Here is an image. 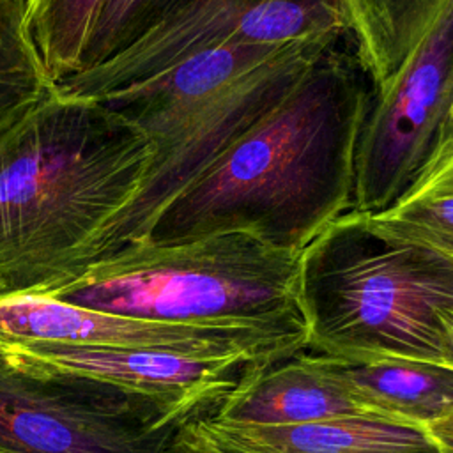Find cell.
Masks as SVG:
<instances>
[{
	"label": "cell",
	"mask_w": 453,
	"mask_h": 453,
	"mask_svg": "<svg viewBox=\"0 0 453 453\" xmlns=\"http://www.w3.org/2000/svg\"><path fill=\"white\" fill-rule=\"evenodd\" d=\"M368 81L356 57L336 44L326 50L161 212L145 239L248 230L273 246L303 251L354 209Z\"/></svg>",
	"instance_id": "1"
},
{
	"label": "cell",
	"mask_w": 453,
	"mask_h": 453,
	"mask_svg": "<svg viewBox=\"0 0 453 453\" xmlns=\"http://www.w3.org/2000/svg\"><path fill=\"white\" fill-rule=\"evenodd\" d=\"M150 159L122 111L58 88L0 134V301L44 296L88 267Z\"/></svg>",
	"instance_id": "2"
},
{
	"label": "cell",
	"mask_w": 453,
	"mask_h": 453,
	"mask_svg": "<svg viewBox=\"0 0 453 453\" xmlns=\"http://www.w3.org/2000/svg\"><path fill=\"white\" fill-rule=\"evenodd\" d=\"M336 41L221 44L99 97L147 134L152 159L134 200L97 237L90 264L145 239L161 212Z\"/></svg>",
	"instance_id": "3"
},
{
	"label": "cell",
	"mask_w": 453,
	"mask_h": 453,
	"mask_svg": "<svg viewBox=\"0 0 453 453\" xmlns=\"http://www.w3.org/2000/svg\"><path fill=\"white\" fill-rule=\"evenodd\" d=\"M39 297L156 322L290 331L310 340L301 251L248 230L134 241Z\"/></svg>",
	"instance_id": "4"
},
{
	"label": "cell",
	"mask_w": 453,
	"mask_h": 453,
	"mask_svg": "<svg viewBox=\"0 0 453 453\" xmlns=\"http://www.w3.org/2000/svg\"><path fill=\"white\" fill-rule=\"evenodd\" d=\"M301 297L315 354L442 365L437 313L453 306V264L377 237L357 211L303 248Z\"/></svg>",
	"instance_id": "5"
},
{
	"label": "cell",
	"mask_w": 453,
	"mask_h": 453,
	"mask_svg": "<svg viewBox=\"0 0 453 453\" xmlns=\"http://www.w3.org/2000/svg\"><path fill=\"white\" fill-rule=\"evenodd\" d=\"M345 32L336 0H175L122 51L62 80L57 88L99 99L221 44L283 46L303 39H340Z\"/></svg>",
	"instance_id": "6"
},
{
	"label": "cell",
	"mask_w": 453,
	"mask_h": 453,
	"mask_svg": "<svg viewBox=\"0 0 453 453\" xmlns=\"http://www.w3.org/2000/svg\"><path fill=\"white\" fill-rule=\"evenodd\" d=\"M453 106V0H439L423 35L372 90L356 161L354 209L398 200L430 157Z\"/></svg>",
	"instance_id": "7"
},
{
	"label": "cell",
	"mask_w": 453,
	"mask_h": 453,
	"mask_svg": "<svg viewBox=\"0 0 453 453\" xmlns=\"http://www.w3.org/2000/svg\"><path fill=\"white\" fill-rule=\"evenodd\" d=\"M0 356L34 377L119 393L150 411L172 434L188 419L212 412L248 373L262 370L242 356L62 342L0 340Z\"/></svg>",
	"instance_id": "8"
},
{
	"label": "cell",
	"mask_w": 453,
	"mask_h": 453,
	"mask_svg": "<svg viewBox=\"0 0 453 453\" xmlns=\"http://www.w3.org/2000/svg\"><path fill=\"white\" fill-rule=\"evenodd\" d=\"M172 432L99 386L42 379L0 356V448L14 453H161Z\"/></svg>",
	"instance_id": "9"
},
{
	"label": "cell",
	"mask_w": 453,
	"mask_h": 453,
	"mask_svg": "<svg viewBox=\"0 0 453 453\" xmlns=\"http://www.w3.org/2000/svg\"><path fill=\"white\" fill-rule=\"evenodd\" d=\"M0 340L228 354L248 357L260 368L308 350L303 333L156 322L39 296L0 301Z\"/></svg>",
	"instance_id": "10"
},
{
	"label": "cell",
	"mask_w": 453,
	"mask_h": 453,
	"mask_svg": "<svg viewBox=\"0 0 453 453\" xmlns=\"http://www.w3.org/2000/svg\"><path fill=\"white\" fill-rule=\"evenodd\" d=\"M177 453H441L430 430L375 414L299 425H235L202 414L182 423L165 446Z\"/></svg>",
	"instance_id": "11"
},
{
	"label": "cell",
	"mask_w": 453,
	"mask_h": 453,
	"mask_svg": "<svg viewBox=\"0 0 453 453\" xmlns=\"http://www.w3.org/2000/svg\"><path fill=\"white\" fill-rule=\"evenodd\" d=\"M368 414L324 354L299 352L248 373L209 416L255 426H283Z\"/></svg>",
	"instance_id": "12"
},
{
	"label": "cell",
	"mask_w": 453,
	"mask_h": 453,
	"mask_svg": "<svg viewBox=\"0 0 453 453\" xmlns=\"http://www.w3.org/2000/svg\"><path fill=\"white\" fill-rule=\"evenodd\" d=\"M333 368L368 414L430 428L453 416V370L418 359H340Z\"/></svg>",
	"instance_id": "13"
},
{
	"label": "cell",
	"mask_w": 453,
	"mask_h": 453,
	"mask_svg": "<svg viewBox=\"0 0 453 453\" xmlns=\"http://www.w3.org/2000/svg\"><path fill=\"white\" fill-rule=\"evenodd\" d=\"M352 34L356 60L379 88L423 35L439 0H336Z\"/></svg>",
	"instance_id": "14"
},
{
	"label": "cell",
	"mask_w": 453,
	"mask_h": 453,
	"mask_svg": "<svg viewBox=\"0 0 453 453\" xmlns=\"http://www.w3.org/2000/svg\"><path fill=\"white\" fill-rule=\"evenodd\" d=\"M55 88L28 28L27 0H0V134Z\"/></svg>",
	"instance_id": "15"
},
{
	"label": "cell",
	"mask_w": 453,
	"mask_h": 453,
	"mask_svg": "<svg viewBox=\"0 0 453 453\" xmlns=\"http://www.w3.org/2000/svg\"><path fill=\"white\" fill-rule=\"evenodd\" d=\"M106 0H27L28 28L55 83L83 69Z\"/></svg>",
	"instance_id": "16"
},
{
	"label": "cell",
	"mask_w": 453,
	"mask_h": 453,
	"mask_svg": "<svg viewBox=\"0 0 453 453\" xmlns=\"http://www.w3.org/2000/svg\"><path fill=\"white\" fill-rule=\"evenodd\" d=\"M359 214L377 237L426 250L453 264V193L405 191L389 207Z\"/></svg>",
	"instance_id": "17"
},
{
	"label": "cell",
	"mask_w": 453,
	"mask_h": 453,
	"mask_svg": "<svg viewBox=\"0 0 453 453\" xmlns=\"http://www.w3.org/2000/svg\"><path fill=\"white\" fill-rule=\"evenodd\" d=\"M173 2L175 0H106L85 51L81 71L96 67L122 51L157 21Z\"/></svg>",
	"instance_id": "18"
},
{
	"label": "cell",
	"mask_w": 453,
	"mask_h": 453,
	"mask_svg": "<svg viewBox=\"0 0 453 453\" xmlns=\"http://www.w3.org/2000/svg\"><path fill=\"white\" fill-rule=\"evenodd\" d=\"M407 191L453 193V133L441 138Z\"/></svg>",
	"instance_id": "19"
},
{
	"label": "cell",
	"mask_w": 453,
	"mask_h": 453,
	"mask_svg": "<svg viewBox=\"0 0 453 453\" xmlns=\"http://www.w3.org/2000/svg\"><path fill=\"white\" fill-rule=\"evenodd\" d=\"M441 331V357L442 365L453 370V306L442 308L437 313Z\"/></svg>",
	"instance_id": "20"
},
{
	"label": "cell",
	"mask_w": 453,
	"mask_h": 453,
	"mask_svg": "<svg viewBox=\"0 0 453 453\" xmlns=\"http://www.w3.org/2000/svg\"><path fill=\"white\" fill-rule=\"evenodd\" d=\"M428 430L435 439L441 453H453V423L442 421V423L432 425Z\"/></svg>",
	"instance_id": "21"
},
{
	"label": "cell",
	"mask_w": 453,
	"mask_h": 453,
	"mask_svg": "<svg viewBox=\"0 0 453 453\" xmlns=\"http://www.w3.org/2000/svg\"><path fill=\"white\" fill-rule=\"evenodd\" d=\"M451 133H453V106H451V110H449V113H448V119H446L444 129H442V133H441V138H444V136H448V134H451Z\"/></svg>",
	"instance_id": "22"
},
{
	"label": "cell",
	"mask_w": 453,
	"mask_h": 453,
	"mask_svg": "<svg viewBox=\"0 0 453 453\" xmlns=\"http://www.w3.org/2000/svg\"><path fill=\"white\" fill-rule=\"evenodd\" d=\"M161 453H177V451H172V449H168V448H165Z\"/></svg>",
	"instance_id": "23"
},
{
	"label": "cell",
	"mask_w": 453,
	"mask_h": 453,
	"mask_svg": "<svg viewBox=\"0 0 453 453\" xmlns=\"http://www.w3.org/2000/svg\"><path fill=\"white\" fill-rule=\"evenodd\" d=\"M0 453H14V451H9V449H4V448H0Z\"/></svg>",
	"instance_id": "24"
},
{
	"label": "cell",
	"mask_w": 453,
	"mask_h": 453,
	"mask_svg": "<svg viewBox=\"0 0 453 453\" xmlns=\"http://www.w3.org/2000/svg\"><path fill=\"white\" fill-rule=\"evenodd\" d=\"M446 421H449V423H453V416H451V418H449V419H446Z\"/></svg>",
	"instance_id": "25"
}]
</instances>
